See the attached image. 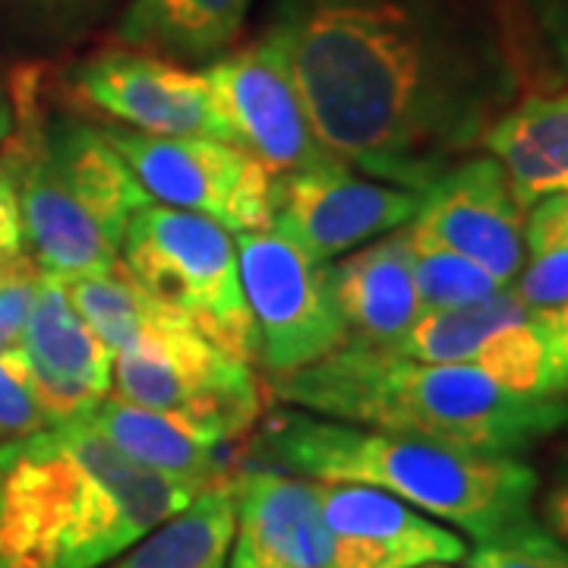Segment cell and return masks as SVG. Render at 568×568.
Returning <instances> with one entry per match:
<instances>
[{
    "label": "cell",
    "instance_id": "6da1fadb",
    "mask_svg": "<svg viewBox=\"0 0 568 568\" xmlns=\"http://www.w3.org/2000/svg\"><path fill=\"white\" fill-rule=\"evenodd\" d=\"M325 149L426 190L484 142L511 80L452 0H284L265 32Z\"/></svg>",
    "mask_w": 568,
    "mask_h": 568
},
{
    "label": "cell",
    "instance_id": "7a4b0ae2",
    "mask_svg": "<svg viewBox=\"0 0 568 568\" xmlns=\"http://www.w3.org/2000/svg\"><path fill=\"white\" fill-rule=\"evenodd\" d=\"M205 489L126 458L80 417L0 443V568H104Z\"/></svg>",
    "mask_w": 568,
    "mask_h": 568
},
{
    "label": "cell",
    "instance_id": "3957f363",
    "mask_svg": "<svg viewBox=\"0 0 568 568\" xmlns=\"http://www.w3.org/2000/svg\"><path fill=\"white\" fill-rule=\"evenodd\" d=\"M272 395L342 424L521 455L568 424V398H530L467 364H420L395 351L342 345L268 376Z\"/></svg>",
    "mask_w": 568,
    "mask_h": 568
},
{
    "label": "cell",
    "instance_id": "277c9868",
    "mask_svg": "<svg viewBox=\"0 0 568 568\" xmlns=\"http://www.w3.org/2000/svg\"><path fill=\"white\" fill-rule=\"evenodd\" d=\"M256 455L320 484L386 489L429 518L465 530L477 547L537 525L540 477L518 455L320 420L301 410L272 414Z\"/></svg>",
    "mask_w": 568,
    "mask_h": 568
},
{
    "label": "cell",
    "instance_id": "5b68a950",
    "mask_svg": "<svg viewBox=\"0 0 568 568\" xmlns=\"http://www.w3.org/2000/svg\"><path fill=\"white\" fill-rule=\"evenodd\" d=\"M10 108L13 133L0 142V162L17 183L29 256L58 278L111 272L149 193L99 123L48 114L39 70L13 77Z\"/></svg>",
    "mask_w": 568,
    "mask_h": 568
},
{
    "label": "cell",
    "instance_id": "8992f818",
    "mask_svg": "<svg viewBox=\"0 0 568 568\" xmlns=\"http://www.w3.org/2000/svg\"><path fill=\"white\" fill-rule=\"evenodd\" d=\"M121 263L145 294L181 313L209 342L244 364H260L237 244L227 227L174 205L145 203L126 227Z\"/></svg>",
    "mask_w": 568,
    "mask_h": 568
},
{
    "label": "cell",
    "instance_id": "52a82bcc",
    "mask_svg": "<svg viewBox=\"0 0 568 568\" xmlns=\"http://www.w3.org/2000/svg\"><path fill=\"white\" fill-rule=\"evenodd\" d=\"M114 386L123 402L159 410L212 446L241 439L263 410L253 366L168 306L114 354Z\"/></svg>",
    "mask_w": 568,
    "mask_h": 568
},
{
    "label": "cell",
    "instance_id": "ba28073f",
    "mask_svg": "<svg viewBox=\"0 0 568 568\" xmlns=\"http://www.w3.org/2000/svg\"><path fill=\"white\" fill-rule=\"evenodd\" d=\"M99 126L149 200L205 215L231 234L272 227L275 174L244 149L203 136H155L121 123Z\"/></svg>",
    "mask_w": 568,
    "mask_h": 568
},
{
    "label": "cell",
    "instance_id": "9c48e42d",
    "mask_svg": "<svg viewBox=\"0 0 568 568\" xmlns=\"http://www.w3.org/2000/svg\"><path fill=\"white\" fill-rule=\"evenodd\" d=\"M246 306L256 325L260 364L291 373L345 345V323L328 287V263H313L278 231L234 234Z\"/></svg>",
    "mask_w": 568,
    "mask_h": 568
},
{
    "label": "cell",
    "instance_id": "30bf717a",
    "mask_svg": "<svg viewBox=\"0 0 568 568\" xmlns=\"http://www.w3.org/2000/svg\"><path fill=\"white\" fill-rule=\"evenodd\" d=\"M67 99L77 111L102 114L140 133L231 142L222 104L203 73L133 48H108L77 63Z\"/></svg>",
    "mask_w": 568,
    "mask_h": 568
},
{
    "label": "cell",
    "instance_id": "8fae6325",
    "mask_svg": "<svg viewBox=\"0 0 568 568\" xmlns=\"http://www.w3.org/2000/svg\"><path fill=\"white\" fill-rule=\"evenodd\" d=\"M203 77L222 104L231 142L268 174L287 178L342 164L316 136L282 51L268 39L205 63Z\"/></svg>",
    "mask_w": 568,
    "mask_h": 568
},
{
    "label": "cell",
    "instance_id": "7c38bea8",
    "mask_svg": "<svg viewBox=\"0 0 568 568\" xmlns=\"http://www.w3.org/2000/svg\"><path fill=\"white\" fill-rule=\"evenodd\" d=\"M424 203V190L357 178L347 164H325L275 178L278 231L313 263H332L354 246L405 227Z\"/></svg>",
    "mask_w": 568,
    "mask_h": 568
},
{
    "label": "cell",
    "instance_id": "4fadbf2b",
    "mask_svg": "<svg viewBox=\"0 0 568 568\" xmlns=\"http://www.w3.org/2000/svg\"><path fill=\"white\" fill-rule=\"evenodd\" d=\"M525 215L503 164L493 155H470L426 186L405 227L410 237L455 250L511 287L525 265Z\"/></svg>",
    "mask_w": 568,
    "mask_h": 568
},
{
    "label": "cell",
    "instance_id": "5bb4252c",
    "mask_svg": "<svg viewBox=\"0 0 568 568\" xmlns=\"http://www.w3.org/2000/svg\"><path fill=\"white\" fill-rule=\"evenodd\" d=\"M316 489L332 537V568H424L467 559L462 534L386 489L320 480Z\"/></svg>",
    "mask_w": 568,
    "mask_h": 568
},
{
    "label": "cell",
    "instance_id": "9a60e30c",
    "mask_svg": "<svg viewBox=\"0 0 568 568\" xmlns=\"http://www.w3.org/2000/svg\"><path fill=\"white\" fill-rule=\"evenodd\" d=\"M20 351L51 426L89 414L114 386V354L73 306L67 284L41 272Z\"/></svg>",
    "mask_w": 568,
    "mask_h": 568
},
{
    "label": "cell",
    "instance_id": "2e32d148",
    "mask_svg": "<svg viewBox=\"0 0 568 568\" xmlns=\"http://www.w3.org/2000/svg\"><path fill=\"white\" fill-rule=\"evenodd\" d=\"M237 528L231 552L287 568H332L316 480L250 467L234 477Z\"/></svg>",
    "mask_w": 568,
    "mask_h": 568
},
{
    "label": "cell",
    "instance_id": "e0dca14e",
    "mask_svg": "<svg viewBox=\"0 0 568 568\" xmlns=\"http://www.w3.org/2000/svg\"><path fill=\"white\" fill-rule=\"evenodd\" d=\"M325 268L332 301L345 323V345L398 351L410 325L424 313L407 227Z\"/></svg>",
    "mask_w": 568,
    "mask_h": 568
},
{
    "label": "cell",
    "instance_id": "ac0fdd59",
    "mask_svg": "<svg viewBox=\"0 0 568 568\" xmlns=\"http://www.w3.org/2000/svg\"><path fill=\"white\" fill-rule=\"evenodd\" d=\"M480 145L503 164L525 212L547 196L568 193V89L534 92L506 108Z\"/></svg>",
    "mask_w": 568,
    "mask_h": 568
},
{
    "label": "cell",
    "instance_id": "d6986e66",
    "mask_svg": "<svg viewBox=\"0 0 568 568\" xmlns=\"http://www.w3.org/2000/svg\"><path fill=\"white\" fill-rule=\"evenodd\" d=\"M253 0H130L118 39L123 48L174 63H212L231 51Z\"/></svg>",
    "mask_w": 568,
    "mask_h": 568
},
{
    "label": "cell",
    "instance_id": "ffe728a7",
    "mask_svg": "<svg viewBox=\"0 0 568 568\" xmlns=\"http://www.w3.org/2000/svg\"><path fill=\"white\" fill-rule=\"evenodd\" d=\"M80 420H85L95 433H102L126 458L140 462L142 467H152L159 474L193 480L203 487L222 484L231 477L222 455L224 446H212L178 420L149 407L130 405L114 392L89 414H82Z\"/></svg>",
    "mask_w": 568,
    "mask_h": 568
},
{
    "label": "cell",
    "instance_id": "44dd1931",
    "mask_svg": "<svg viewBox=\"0 0 568 568\" xmlns=\"http://www.w3.org/2000/svg\"><path fill=\"white\" fill-rule=\"evenodd\" d=\"M234 528V477H227L104 568H227Z\"/></svg>",
    "mask_w": 568,
    "mask_h": 568
},
{
    "label": "cell",
    "instance_id": "7402d4cb",
    "mask_svg": "<svg viewBox=\"0 0 568 568\" xmlns=\"http://www.w3.org/2000/svg\"><path fill=\"white\" fill-rule=\"evenodd\" d=\"M511 291L534 313H559L568 306V193L528 209L525 265Z\"/></svg>",
    "mask_w": 568,
    "mask_h": 568
},
{
    "label": "cell",
    "instance_id": "603a6c76",
    "mask_svg": "<svg viewBox=\"0 0 568 568\" xmlns=\"http://www.w3.org/2000/svg\"><path fill=\"white\" fill-rule=\"evenodd\" d=\"M63 284L82 320L102 338L111 354L130 345L164 306L142 291L136 278L123 268V263L114 265L111 272L63 278Z\"/></svg>",
    "mask_w": 568,
    "mask_h": 568
},
{
    "label": "cell",
    "instance_id": "cb8c5ba5",
    "mask_svg": "<svg viewBox=\"0 0 568 568\" xmlns=\"http://www.w3.org/2000/svg\"><path fill=\"white\" fill-rule=\"evenodd\" d=\"M410 253H414V282H417L424 313L484 304L499 291H506L484 265H477L455 250L410 237Z\"/></svg>",
    "mask_w": 568,
    "mask_h": 568
},
{
    "label": "cell",
    "instance_id": "d4e9b609",
    "mask_svg": "<svg viewBox=\"0 0 568 568\" xmlns=\"http://www.w3.org/2000/svg\"><path fill=\"white\" fill-rule=\"evenodd\" d=\"M51 426L20 347L0 351V443H13Z\"/></svg>",
    "mask_w": 568,
    "mask_h": 568
},
{
    "label": "cell",
    "instance_id": "484cf974",
    "mask_svg": "<svg viewBox=\"0 0 568 568\" xmlns=\"http://www.w3.org/2000/svg\"><path fill=\"white\" fill-rule=\"evenodd\" d=\"M470 568H568V547L544 525L515 530L467 552Z\"/></svg>",
    "mask_w": 568,
    "mask_h": 568
},
{
    "label": "cell",
    "instance_id": "4316f807",
    "mask_svg": "<svg viewBox=\"0 0 568 568\" xmlns=\"http://www.w3.org/2000/svg\"><path fill=\"white\" fill-rule=\"evenodd\" d=\"M41 268L22 253H0V351L20 347L22 328L36 304Z\"/></svg>",
    "mask_w": 568,
    "mask_h": 568
},
{
    "label": "cell",
    "instance_id": "83f0119b",
    "mask_svg": "<svg viewBox=\"0 0 568 568\" xmlns=\"http://www.w3.org/2000/svg\"><path fill=\"white\" fill-rule=\"evenodd\" d=\"M544 528L568 547V452L559 458V465L549 477V487L544 493Z\"/></svg>",
    "mask_w": 568,
    "mask_h": 568
},
{
    "label": "cell",
    "instance_id": "f1b7e54d",
    "mask_svg": "<svg viewBox=\"0 0 568 568\" xmlns=\"http://www.w3.org/2000/svg\"><path fill=\"white\" fill-rule=\"evenodd\" d=\"M22 3L54 26H77L95 17L104 0H22Z\"/></svg>",
    "mask_w": 568,
    "mask_h": 568
},
{
    "label": "cell",
    "instance_id": "f546056e",
    "mask_svg": "<svg viewBox=\"0 0 568 568\" xmlns=\"http://www.w3.org/2000/svg\"><path fill=\"white\" fill-rule=\"evenodd\" d=\"M547 26L568 58V0H547Z\"/></svg>",
    "mask_w": 568,
    "mask_h": 568
},
{
    "label": "cell",
    "instance_id": "4dcf8cb0",
    "mask_svg": "<svg viewBox=\"0 0 568 568\" xmlns=\"http://www.w3.org/2000/svg\"><path fill=\"white\" fill-rule=\"evenodd\" d=\"M13 133V108H10V99L0 92V142L7 140Z\"/></svg>",
    "mask_w": 568,
    "mask_h": 568
},
{
    "label": "cell",
    "instance_id": "1f68e13d",
    "mask_svg": "<svg viewBox=\"0 0 568 568\" xmlns=\"http://www.w3.org/2000/svg\"><path fill=\"white\" fill-rule=\"evenodd\" d=\"M227 568H287V566H275V562H263V559H246V556H237V552H231V559H227Z\"/></svg>",
    "mask_w": 568,
    "mask_h": 568
},
{
    "label": "cell",
    "instance_id": "d6a6232c",
    "mask_svg": "<svg viewBox=\"0 0 568 568\" xmlns=\"http://www.w3.org/2000/svg\"><path fill=\"white\" fill-rule=\"evenodd\" d=\"M424 568H455V562H439V566H424Z\"/></svg>",
    "mask_w": 568,
    "mask_h": 568
}]
</instances>
